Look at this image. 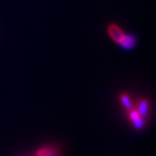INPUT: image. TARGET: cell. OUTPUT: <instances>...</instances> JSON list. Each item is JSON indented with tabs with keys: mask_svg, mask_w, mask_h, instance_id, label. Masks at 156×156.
<instances>
[{
	"mask_svg": "<svg viewBox=\"0 0 156 156\" xmlns=\"http://www.w3.org/2000/svg\"><path fill=\"white\" fill-rule=\"evenodd\" d=\"M125 111H126V115H127V117H128V122L132 124V126L135 129L141 130V129L145 128L147 123V121L146 119H144L138 112L134 109V107L129 108L128 110H125Z\"/></svg>",
	"mask_w": 156,
	"mask_h": 156,
	"instance_id": "obj_1",
	"label": "cell"
},
{
	"mask_svg": "<svg viewBox=\"0 0 156 156\" xmlns=\"http://www.w3.org/2000/svg\"><path fill=\"white\" fill-rule=\"evenodd\" d=\"M133 107L147 121L150 116V101L146 97H139L134 101Z\"/></svg>",
	"mask_w": 156,
	"mask_h": 156,
	"instance_id": "obj_2",
	"label": "cell"
},
{
	"mask_svg": "<svg viewBox=\"0 0 156 156\" xmlns=\"http://www.w3.org/2000/svg\"><path fill=\"white\" fill-rule=\"evenodd\" d=\"M107 32L112 41L118 45L122 42L123 37L125 35V32L123 31L122 29L116 23L108 24L107 27Z\"/></svg>",
	"mask_w": 156,
	"mask_h": 156,
	"instance_id": "obj_3",
	"label": "cell"
},
{
	"mask_svg": "<svg viewBox=\"0 0 156 156\" xmlns=\"http://www.w3.org/2000/svg\"><path fill=\"white\" fill-rule=\"evenodd\" d=\"M138 43V37L135 34L125 33L119 46L125 50H131L134 49Z\"/></svg>",
	"mask_w": 156,
	"mask_h": 156,
	"instance_id": "obj_4",
	"label": "cell"
},
{
	"mask_svg": "<svg viewBox=\"0 0 156 156\" xmlns=\"http://www.w3.org/2000/svg\"><path fill=\"white\" fill-rule=\"evenodd\" d=\"M119 101L122 104V108L125 110H128L129 108H133V103L134 101H132L130 95H128L127 92H122L119 95Z\"/></svg>",
	"mask_w": 156,
	"mask_h": 156,
	"instance_id": "obj_5",
	"label": "cell"
},
{
	"mask_svg": "<svg viewBox=\"0 0 156 156\" xmlns=\"http://www.w3.org/2000/svg\"><path fill=\"white\" fill-rule=\"evenodd\" d=\"M35 156H59L58 151L53 147H44L37 151Z\"/></svg>",
	"mask_w": 156,
	"mask_h": 156,
	"instance_id": "obj_6",
	"label": "cell"
}]
</instances>
